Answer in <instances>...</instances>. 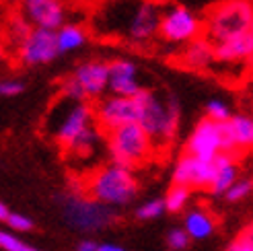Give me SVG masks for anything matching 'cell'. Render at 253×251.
<instances>
[{"mask_svg": "<svg viewBox=\"0 0 253 251\" xmlns=\"http://www.w3.org/2000/svg\"><path fill=\"white\" fill-rule=\"evenodd\" d=\"M163 6L155 0H136V2H118L111 10L103 12V21L113 35L122 37L132 45H148L159 37Z\"/></svg>", "mask_w": 253, "mask_h": 251, "instance_id": "obj_1", "label": "cell"}, {"mask_svg": "<svg viewBox=\"0 0 253 251\" xmlns=\"http://www.w3.org/2000/svg\"><path fill=\"white\" fill-rule=\"evenodd\" d=\"M138 103V126L150 136L157 148L169 146L179 132L181 105L173 93L161 97L159 93L144 89L134 95Z\"/></svg>", "mask_w": 253, "mask_h": 251, "instance_id": "obj_2", "label": "cell"}, {"mask_svg": "<svg viewBox=\"0 0 253 251\" xmlns=\"http://www.w3.org/2000/svg\"><path fill=\"white\" fill-rule=\"evenodd\" d=\"M64 220L83 233H97L118 220L116 208H109L84 194L83 181H72L68 190L58 196Z\"/></svg>", "mask_w": 253, "mask_h": 251, "instance_id": "obj_3", "label": "cell"}, {"mask_svg": "<svg viewBox=\"0 0 253 251\" xmlns=\"http://www.w3.org/2000/svg\"><path fill=\"white\" fill-rule=\"evenodd\" d=\"M84 194L109 208L128 206L138 194V179L134 171L118 165H103L83 179Z\"/></svg>", "mask_w": 253, "mask_h": 251, "instance_id": "obj_4", "label": "cell"}, {"mask_svg": "<svg viewBox=\"0 0 253 251\" xmlns=\"http://www.w3.org/2000/svg\"><path fill=\"white\" fill-rule=\"evenodd\" d=\"M253 0H218L204 12V37L214 45L249 33Z\"/></svg>", "mask_w": 253, "mask_h": 251, "instance_id": "obj_5", "label": "cell"}, {"mask_svg": "<svg viewBox=\"0 0 253 251\" xmlns=\"http://www.w3.org/2000/svg\"><path fill=\"white\" fill-rule=\"evenodd\" d=\"M105 142L111 165H118L130 171L148 163L157 150L150 136L138 124H128L113 132H107Z\"/></svg>", "mask_w": 253, "mask_h": 251, "instance_id": "obj_6", "label": "cell"}, {"mask_svg": "<svg viewBox=\"0 0 253 251\" xmlns=\"http://www.w3.org/2000/svg\"><path fill=\"white\" fill-rule=\"evenodd\" d=\"M204 35V17L196 8L183 4H171L163 8L159 40L169 45H187L189 42Z\"/></svg>", "mask_w": 253, "mask_h": 251, "instance_id": "obj_7", "label": "cell"}, {"mask_svg": "<svg viewBox=\"0 0 253 251\" xmlns=\"http://www.w3.org/2000/svg\"><path fill=\"white\" fill-rule=\"evenodd\" d=\"M95 126V114H93V103L83 101V103H72L68 101L64 114H62L58 126L54 128V140L64 153H72L83 138L88 134Z\"/></svg>", "mask_w": 253, "mask_h": 251, "instance_id": "obj_8", "label": "cell"}, {"mask_svg": "<svg viewBox=\"0 0 253 251\" xmlns=\"http://www.w3.org/2000/svg\"><path fill=\"white\" fill-rule=\"evenodd\" d=\"M95 124L99 130L107 134L128 124H138V103L134 97L103 95L93 103Z\"/></svg>", "mask_w": 253, "mask_h": 251, "instance_id": "obj_9", "label": "cell"}, {"mask_svg": "<svg viewBox=\"0 0 253 251\" xmlns=\"http://www.w3.org/2000/svg\"><path fill=\"white\" fill-rule=\"evenodd\" d=\"M224 153L222 144V124L202 118L185 142V155L200 161H214Z\"/></svg>", "mask_w": 253, "mask_h": 251, "instance_id": "obj_10", "label": "cell"}, {"mask_svg": "<svg viewBox=\"0 0 253 251\" xmlns=\"http://www.w3.org/2000/svg\"><path fill=\"white\" fill-rule=\"evenodd\" d=\"M58 45H56V31L47 29H31V33L17 45V58L25 66H42L56 60Z\"/></svg>", "mask_w": 253, "mask_h": 251, "instance_id": "obj_11", "label": "cell"}, {"mask_svg": "<svg viewBox=\"0 0 253 251\" xmlns=\"http://www.w3.org/2000/svg\"><path fill=\"white\" fill-rule=\"evenodd\" d=\"M21 15L35 29L58 31L66 23V6L62 0H21Z\"/></svg>", "mask_w": 253, "mask_h": 251, "instance_id": "obj_12", "label": "cell"}, {"mask_svg": "<svg viewBox=\"0 0 253 251\" xmlns=\"http://www.w3.org/2000/svg\"><path fill=\"white\" fill-rule=\"evenodd\" d=\"M214 177V161H200L189 155H181L173 167V185L189 190H208Z\"/></svg>", "mask_w": 253, "mask_h": 251, "instance_id": "obj_13", "label": "cell"}, {"mask_svg": "<svg viewBox=\"0 0 253 251\" xmlns=\"http://www.w3.org/2000/svg\"><path fill=\"white\" fill-rule=\"evenodd\" d=\"M72 77L79 81L81 89L88 103H95L109 91V62L103 60H86L77 66Z\"/></svg>", "mask_w": 253, "mask_h": 251, "instance_id": "obj_14", "label": "cell"}, {"mask_svg": "<svg viewBox=\"0 0 253 251\" xmlns=\"http://www.w3.org/2000/svg\"><path fill=\"white\" fill-rule=\"evenodd\" d=\"M142 91L138 83V66L132 60L118 58L109 62V95L134 97Z\"/></svg>", "mask_w": 253, "mask_h": 251, "instance_id": "obj_15", "label": "cell"}, {"mask_svg": "<svg viewBox=\"0 0 253 251\" xmlns=\"http://www.w3.org/2000/svg\"><path fill=\"white\" fill-rule=\"evenodd\" d=\"M222 144L224 153L237 155L239 150L253 148V118L243 114H233L229 122L222 124Z\"/></svg>", "mask_w": 253, "mask_h": 251, "instance_id": "obj_16", "label": "cell"}, {"mask_svg": "<svg viewBox=\"0 0 253 251\" xmlns=\"http://www.w3.org/2000/svg\"><path fill=\"white\" fill-rule=\"evenodd\" d=\"M214 60L220 64H245L253 60V35L243 33L214 45Z\"/></svg>", "mask_w": 253, "mask_h": 251, "instance_id": "obj_17", "label": "cell"}, {"mask_svg": "<svg viewBox=\"0 0 253 251\" xmlns=\"http://www.w3.org/2000/svg\"><path fill=\"white\" fill-rule=\"evenodd\" d=\"M214 62V43L204 35L183 45L179 52V64L189 70H206Z\"/></svg>", "mask_w": 253, "mask_h": 251, "instance_id": "obj_18", "label": "cell"}, {"mask_svg": "<svg viewBox=\"0 0 253 251\" xmlns=\"http://www.w3.org/2000/svg\"><path fill=\"white\" fill-rule=\"evenodd\" d=\"M239 179V167H237V155L222 153L214 159V177L208 187L212 196H224Z\"/></svg>", "mask_w": 253, "mask_h": 251, "instance_id": "obj_19", "label": "cell"}, {"mask_svg": "<svg viewBox=\"0 0 253 251\" xmlns=\"http://www.w3.org/2000/svg\"><path fill=\"white\" fill-rule=\"evenodd\" d=\"M183 231L187 233L189 239H196V241L208 239V237L216 231V220H214V216L208 210L194 208V210H189L183 218Z\"/></svg>", "mask_w": 253, "mask_h": 251, "instance_id": "obj_20", "label": "cell"}, {"mask_svg": "<svg viewBox=\"0 0 253 251\" xmlns=\"http://www.w3.org/2000/svg\"><path fill=\"white\" fill-rule=\"evenodd\" d=\"M88 40V31L83 25L77 23H64L62 27L56 31V45H58V54H68L74 52L86 43Z\"/></svg>", "mask_w": 253, "mask_h": 251, "instance_id": "obj_21", "label": "cell"}, {"mask_svg": "<svg viewBox=\"0 0 253 251\" xmlns=\"http://www.w3.org/2000/svg\"><path fill=\"white\" fill-rule=\"evenodd\" d=\"M189 198H192V190L183 185H171V190L167 192L165 200V210L171 212V214H177V212H183L185 206L189 204Z\"/></svg>", "mask_w": 253, "mask_h": 251, "instance_id": "obj_22", "label": "cell"}, {"mask_svg": "<svg viewBox=\"0 0 253 251\" xmlns=\"http://www.w3.org/2000/svg\"><path fill=\"white\" fill-rule=\"evenodd\" d=\"M58 89H60V99H64V101H72V103H83V101H86L84 91L81 89L79 81L74 79L72 74H68V77H64V79L60 81Z\"/></svg>", "mask_w": 253, "mask_h": 251, "instance_id": "obj_23", "label": "cell"}, {"mask_svg": "<svg viewBox=\"0 0 253 251\" xmlns=\"http://www.w3.org/2000/svg\"><path fill=\"white\" fill-rule=\"evenodd\" d=\"M31 25H29V21L25 19L21 12H17V15H12L10 19H8V27H6V33H8V37H10V42L15 43V45H19L25 37H27L29 33H31Z\"/></svg>", "mask_w": 253, "mask_h": 251, "instance_id": "obj_24", "label": "cell"}, {"mask_svg": "<svg viewBox=\"0 0 253 251\" xmlns=\"http://www.w3.org/2000/svg\"><path fill=\"white\" fill-rule=\"evenodd\" d=\"M165 200L163 198H153L148 202L140 204L136 208V218L138 220H155V218H161L165 214Z\"/></svg>", "mask_w": 253, "mask_h": 251, "instance_id": "obj_25", "label": "cell"}, {"mask_svg": "<svg viewBox=\"0 0 253 251\" xmlns=\"http://www.w3.org/2000/svg\"><path fill=\"white\" fill-rule=\"evenodd\" d=\"M204 114H206L208 120L216 122V124H224V122H229L233 118L231 107L226 105L222 99H210V101L206 103V107H204Z\"/></svg>", "mask_w": 253, "mask_h": 251, "instance_id": "obj_26", "label": "cell"}, {"mask_svg": "<svg viewBox=\"0 0 253 251\" xmlns=\"http://www.w3.org/2000/svg\"><path fill=\"white\" fill-rule=\"evenodd\" d=\"M251 194H253V179L241 177V179H237V181L233 183V187L224 194V198H226V202L237 204V202H241V200L249 198Z\"/></svg>", "mask_w": 253, "mask_h": 251, "instance_id": "obj_27", "label": "cell"}, {"mask_svg": "<svg viewBox=\"0 0 253 251\" xmlns=\"http://www.w3.org/2000/svg\"><path fill=\"white\" fill-rule=\"evenodd\" d=\"M0 249L2 251H42L29 243H25L23 239H19V235L10 231H2V229H0Z\"/></svg>", "mask_w": 253, "mask_h": 251, "instance_id": "obj_28", "label": "cell"}, {"mask_svg": "<svg viewBox=\"0 0 253 251\" xmlns=\"http://www.w3.org/2000/svg\"><path fill=\"white\" fill-rule=\"evenodd\" d=\"M4 222H6V227L10 229V233H15V235L17 233H29L35 227V222L27 214H19V212H10Z\"/></svg>", "mask_w": 253, "mask_h": 251, "instance_id": "obj_29", "label": "cell"}, {"mask_svg": "<svg viewBox=\"0 0 253 251\" xmlns=\"http://www.w3.org/2000/svg\"><path fill=\"white\" fill-rule=\"evenodd\" d=\"M224 251H253V222L239 233L237 239H233Z\"/></svg>", "mask_w": 253, "mask_h": 251, "instance_id": "obj_30", "label": "cell"}, {"mask_svg": "<svg viewBox=\"0 0 253 251\" xmlns=\"http://www.w3.org/2000/svg\"><path fill=\"white\" fill-rule=\"evenodd\" d=\"M192 243V239L187 237V233L183 229H171L167 233V245L169 251H185Z\"/></svg>", "mask_w": 253, "mask_h": 251, "instance_id": "obj_31", "label": "cell"}, {"mask_svg": "<svg viewBox=\"0 0 253 251\" xmlns=\"http://www.w3.org/2000/svg\"><path fill=\"white\" fill-rule=\"evenodd\" d=\"M23 89H25V83L19 79H8V77L0 79V95L2 97H15L23 93Z\"/></svg>", "mask_w": 253, "mask_h": 251, "instance_id": "obj_32", "label": "cell"}, {"mask_svg": "<svg viewBox=\"0 0 253 251\" xmlns=\"http://www.w3.org/2000/svg\"><path fill=\"white\" fill-rule=\"evenodd\" d=\"M97 249H99V243H95L91 239H84V241H81L77 245V249H74V251H97Z\"/></svg>", "mask_w": 253, "mask_h": 251, "instance_id": "obj_33", "label": "cell"}, {"mask_svg": "<svg viewBox=\"0 0 253 251\" xmlns=\"http://www.w3.org/2000/svg\"><path fill=\"white\" fill-rule=\"evenodd\" d=\"M97 251H128V249H124L122 245H116V243H101Z\"/></svg>", "mask_w": 253, "mask_h": 251, "instance_id": "obj_34", "label": "cell"}, {"mask_svg": "<svg viewBox=\"0 0 253 251\" xmlns=\"http://www.w3.org/2000/svg\"><path fill=\"white\" fill-rule=\"evenodd\" d=\"M8 214H10V210L6 208V204H4V202H0V222H4Z\"/></svg>", "mask_w": 253, "mask_h": 251, "instance_id": "obj_35", "label": "cell"}, {"mask_svg": "<svg viewBox=\"0 0 253 251\" xmlns=\"http://www.w3.org/2000/svg\"><path fill=\"white\" fill-rule=\"evenodd\" d=\"M4 60V52H2V45H0V62Z\"/></svg>", "mask_w": 253, "mask_h": 251, "instance_id": "obj_36", "label": "cell"}, {"mask_svg": "<svg viewBox=\"0 0 253 251\" xmlns=\"http://www.w3.org/2000/svg\"><path fill=\"white\" fill-rule=\"evenodd\" d=\"M6 2H21V0H6Z\"/></svg>", "mask_w": 253, "mask_h": 251, "instance_id": "obj_37", "label": "cell"}, {"mask_svg": "<svg viewBox=\"0 0 253 251\" xmlns=\"http://www.w3.org/2000/svg\"><path fill=\"white\" fill-rule=\"evenodd\" d=\"M249 33H251V35H253V23H251V29H249Z\"/></svg>", "mask_w": 253, "mask_h": 251, "instance_id": "obj_38", "label": "cell"}]
</instances>
